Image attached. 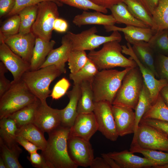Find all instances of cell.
I'll list each match as a JSON object with an SVG mask.
<instances>
[{"mask_svg": "<svg viewBox=\"0 0 168 168\" xmlns=\"http://www.w3.org/2000/svg\"><path fill=\"white\" fill-rule=\"evenodd\" d=\"M70 128L62 125L48 133L44 149L41 154L50 168H77L78 166L70 158L68 140Z\"/></svg>", "mask_w": 168, "mask_h": 168, "instance_id": "6da1fadb", "label": "cell"}, {"mask_svg": "<svg viewBox=\"0 0 168 168\" xmlns=\"http://www.w3.org/2000/svg\"><path fill=\"white\" fill-rule=\"evenodd\" d=\"M132 68L99 71L91 82L94 102L106 101L112 105L124 76Z\"/></svg>", "mask_w": 168, "mask_h": 168, "instance_id": "7a4b0ae2", "label": "cell"}, {"mask_svg": "<svg viewBox=\"0 0 168 168\" xmlns=\"http://www.w3.org/2000/svg\"><path fill=\"white\" fill-rule=\"evenodd\" d=\"M117 40L106 42L100 50L90 51L87 54L88 58L99 71L116 67L126 68L137 66L133 60L128 58L122 54V45Z\"/></svg>", "mask_w": 168, "mask_h": 168, "instance_id": "3957f363", "label": "cell"}, {"mask_svg": "<svg viewBox=\"0 0 168 168\" xmlns=\"http://www.w3.org/2000/svg\"><path fill=\"white\" fill-rule=\"evenodd\" d=\"M64 73L56 66L52 65L34 71H29L22 75L21 79L30 91L41 102L46 101L52 91L51 83L57 77Z\"/></svg>", "mask_w": 168, "mask_h": 168, "instance_id": "277c9868", "label": "cell"}, {"mask_svg": "<svg viewBox=\"0 0 168 168\" xmlns=\"http://www.w3.org/2000/svg\"><path fill=\"white\" fill-rule=\"evenodd\" d=\"M11 83L9 89L0 97V119L8 117L38 99L21 79Z\"/></svg>", "mask_w": 168, "mask_h": 168, "instance_id": "5b68a950", "label": "cell"}, {"mask_svg": "<svg viewBox=\"0 0 168 168\" xmlns=\"http://www.w3.org/2000/svg\"><path fill=\"white\" fill-rule=\"evenodd\" d=\"M144 83L138 66L132 68L124 76L112 105H124L135 110Z\"/></svg>", "mask_w": 168, "mask_h": 168, "instance_id": "8992f818", "label": "cell"}, {"mask_svg": "<svg viewBox=\"0 0 168 168\" xmlns=\"http://www.w3.org/2000/svg\"><path fill=\"white\" fill-rule=\"evenodd\" d=\"M97 32L96 27L93 26L78 34L68 31L65 35L72 42V50L90 51L106 42L114 40L120 42L122 40V36L118 31H113L108 36L97 35L96 34Z\"/></svg>", "mask_w": 168, "mask_h": 168, "instance_id": "52a82bcc", "label": "cell"}, {"mask_svg": "<svg viewBox=\"0 0 168 168\" xmlns=\"http://www.w3.org/2000/svg\"><path fill=\"white\" fill-rule=\"evenodd\" d=\"M36 20L31 31L36 35L46 41H49L53 30L55 19L59 17L58 5L51 1H45L38 3Z\"/></svg>", "mask_w": 168, "mask_h": 168, "instance_id": "ba28073f", "label": "cell"}, {"mask_svg": "<svg viewBox=\"0 0 168 168\" xmlns=\"http://www.w3.org/2000/svg\"><path fill=\"white\" fill-rule=\"evenodd\" d=\"M131 144L144 149L168 152V135L152 126L140 123Z\"/></svg>", "mask_w": 168, "mask_h": 168, "instance_id": "9c48e42d", "label": "cell"}, {"mask_svg": "<svg viewBox=\"0 0 168 168\" xmlns=\"http://www.w3.org/2000/svg\"><path fill=\"white\" fill-rule=\"evenodd\" d=\"M112 105L106 101L94 102L93 110L99 131L107 139L116 141L119 136L112 110Z\"/></svg>", "mask_w": 168, "mask_h": 168, "instance_id": "30bf717a", "label": "cell"}, {"mask_svg": "<svg viewBox=\"0 0 168 168\" xmlns=\"http://www.w3.org/2000/svg\"><path fill=\"white\" fill-rule=\"evenodd\" d=\"M68 149L70 158L78 166H90L94 155L89 141L77 137L69 136Z\"/></svg>", "mask_w": 168, "mask_h": 168, "instance_id": "8fae6325", "label": "cell"}, {"mask_svg": "<svg viewBox=\"0 0 168 168\" xmlns=\"http://www.w3.org/2000/svg\"><path fill=\"white\" fill-rule=\"evenodd\" d=\"M126 45H122V53L130 56V58L137 63L142 74L144 82L151 94L153 104L156 100L162 89L168 84L164 79H156V77L149 68L144 66L138 59L132 49L131 44L127 42Z\"/></svg>", "mask_w": 168, "mask_h": 168, "instance_id": "7c38bea8", "label": "cell"}, {"mask_svg": "<svg viewBox=\"0 0 168 168\" xmlns=\"http://www.w3.org/2000/svg\"><path fill=\"white\" fill-rule=\"evenodd\" d=\"M36 38L31 31L0 38V42L3 41L13 52L30 63Z\"/></svg>", "mask_w": 168, "mask_h": 168, "instance_id": "4fadbf2b", "label": "cell"}, {"mask_svg": "<svg viewBox=\"0 0 168 168\" xmlns=\"http://www.w3.org/2000/svg\"><path fill=\"white\" fill-rule=\"evenodd\" d=\"M62 109L53 108L46 101L40 102L33 123L44 133L52 132L61 124Z\"/></svg>", "mask_w": 168, "mask_h": 168, "instance_id": "5bb4252c", "label": "cell"}, {"mask_svg": "<svg viewBox=\"0 0 168 168\" xmlns=\"http://www.w3.org/2000/svg\"><path fill=\"white\" fill-rule=\"evenodd\" d=\"M0 60L12 74V82L20 80L30 70V63L13 52L3 41L0 42Z\"/></svg>", "mask_w": 168, "mask_h": 168, "instance_id": "9a60e30c", "label": "cell"}, {"mask_svg": "<svg viewBox=\"0 0 168 168\" xmlns=\"http://www.w3.org/2000/svg\"><path fill=\"white\" fill-rule=\"evenodd\" d=\"M112 110L119 136L134 133L135 119L133 109L124 105H112Z\"/></svg>", "mask_w": 168, "mask_h": 168, "instance_id": "2e32d148", "label": "cell"}, {"mask_svg": "<svg viewBox=\"0 0 168 168\" xmlns=\"http://www.w3.org/2000/svg\"><path fill=\"white\" fill-rule=\"evenodd\" d=\"M98 129L93 112L79 113L70 128L69 136L77 137L89 141Z\"/></svg>", "mask_w": 168, "mask_h": 168, "instance_id": "e0dca14e", "label": "cell"}, {"mask_svg": "<svg viewBox=\"0 0 168 168\" xmlns=\"http://www.w3.org/2000/svg\"><path fill=\"white\" fill-rule=\"evenodd\" d=\"M125 150L121 152H113L106 153L120 166L121 168H142L153 167L160 164L145 157L136 155Z\"/></svg>", "mask_w": 168, "mask_h": 168, "instance_id": "ac0fdd59", "label": "cell"}, {"mask_svg": "<svg viewBox=\"0 0 168 168\" xmlns=\"http://www.w3.org/2000/svg\"><path fill=\"white\" fill-rule=\"evenodd\" d=\"M61 43V45L59 47L53 49L50 52L40 68L54 65L64 73H66L65 63L68 61L69 54L72 50V44L65 35L62 37Z\"/></svg>", "mask_w": 168, "mask_h": 168, "instance_id": "d6986e66", "label": "cell"}, {"mask_svg": "<svg viewBox=\"0 0 168 168\" xmlns=\"http://www.w3.org/2000/svg\"><path fill=\"white\" fill-rule=\"evenodd\" d=\"M66 94L69 101L66 107L62 109L61 125L70 128L78 114L77 107L81 95L80 85H74L72 90Z\"/></svg>", "mask_w": 168, "mask_h": 168, "instance_id": "ffe728a7", "label": "cell"}, {"mask_svg": "<svg viewBox=\"0 0 168 168\" xmlns=\"http://www.w3.org/2000/svg\"><path fill=\"white\" fill-rule=\"evenodd\" d=\"M126 40L132 45L133 50L139 61L158 78L155 68V53L148 42L130 40Z\"/></svg>", "mask_w": 168, "mask_h": 168, "instance_id": "44dd1931", "label": "cell"}, {"mask_svg": "<svg viewBox=\"0 0 168 168\" xmlns=\"http://www.w3.org/2000/svg\"><path fill=\"white\" fill-rule=\"evenodd\" d=\"M72 22L78 27L88 25L111 26L116 23L111 14L107 15L99 12H88L86 11L75 16Z\"/></svg>", "mask_w": 168, "mask_h": 168, "instance_id": "7402d4cb", "label": "cell"}, {"mask_svg": "<svg viewBox=\"0 0 168 168\" xmlns=\"http://www.w3.org/2000/svg\"><path fill=\"white\" fill-rule=\"evenodd\" d=\"M104 28L108 32L118 31L123 32L126 40L143 41L147 42L156 32L151 28H144L132 26L123 28L113 25L104 26Z\"/></svg>", "mask_w": 168, "mask_h": 168, "instance_id": "603a6c76", "label": "cell"}, {"mask_svg": "<svg viewBox=\"0 0 168 168\" xmlns=\"http://www.w3.org/2000/svg\"><path fill=\"white\" fill-rule=\"evenodd\" d=\"M56 44L53 40L46 41L36 36L35 44L30 62V71H34L40 68L50 52Z\"/></svg>", "mask_w": 168, "mask_h": 168, "instance_id": "cb8c5ba5", "label": "cell"}, {"mask_svg": "<svg viewBox=\"0 0 168 168\" xmlns=\"http://www.w3.org/2000/svg\"><path fill=\"white\" fill-rule=\"evenodd\" d=\"M110 9L117 23L124 24L126 26L150 28L146 24L136 18L130 12L124 2L114 5Z\"/></svg>", "mask_w": 168, "mask_h": 168, "instance_id": "d4e9b609", "label": "cell"}, {"mask_svg": "<svg viewBox=\"0 0 168 168\" xmlns=\"http://www.w3.org/2000/svg\"><path fill=\"white\" fill-rule=\"evenodd\" d=\"M16 136L22 137L33 143L41 151L46 145L47 140L44 133L33 123L28 124L18 128Z\"/></svg>", "mask_w": 168, "mask_h": 168, "instance_id": "484cf974", "label": "cell"}, {"mask_svg": "<svg viewBox=\"0 0 168 168\" xmlns=\"http://www.w3.org/2000/svg\"><path fill=\"white\" fill-rule=\"evenodd\" d=\"M80 86L81 95L77 107L78 114L93 112L94 102L91 82L88 81H84Z\"/></svg>", "mask_w": 168, "mask_h": 168, "instance_id": "4316f807", "label": "cell"}, {"mask_svg": "<svg viewBox=\"0 0 168 168\" xmlns=\"http://www.w3.org/2000/svg\"><path fill=\"white\" fill-rule=\"evenodd\" d=\"M40 102V101L38 99L35 102L15 112L8 117L15 121L17 128L28 124L33 123Z\"/></svg>", "mask_w": 168, "mask_h": 168, "instance_id": "83f0119b", "label": "cell"}, {"mask_svg": "<svg viewBox=\"0 0 168 168\" xmlns=\"http://www.w3.org/2000/svg\"><path fill=\"white\" fill-rule=\"evenodd\" d=\"M16 144L9 148L0 138V156L4 161L7 168H22L18 160L22 151Z\"/></svg>", "mask_w": 168, "mask_h": 168, "instance_id": "f1b7e54d", "label": "cell"}, {"mask_svg": "<svg viewBox=\"0 0 168 168\" xmlns=\"http://www.w3.org/2000/svg\"><path fill=\"white\" fill-rule=\"evenodd\" d=\"M17 128L12 119L7 117L0 119V138L10 148L18 144L16 140Z\"/></svg>", "mask_w": 168, "mask_h": 168, "instance_id": "f546056e", "label": "cell"}, {"mask_svg": "<svg viewBox=\"0 0 168 168\" xmlns=\"http://www.w3.org/2000/svg\"><path fill=\"white\" fill-rule=\"evenodd\" d=\"M153 104L150 92L144 83L138 101L135 109V125L134 134L137 131L138 125L144 114Z\"/></svg>", "mask_w": 168, "mask_h": 168, "instance_id": "4dcf8cb0", "label": "cell"}, {"mask_svg": "<svg viewBox=\"0 0 168 168\" xmlns=\"http://www.w3.org/2000/svg\"><path fill=\"white\" fill-rule=\"evenodd\" d=\"M152 17L156 32L168 29V0H158Z\"/></svg>", "mask_w": 168, "mask_h": 168, "instance_id": "1f68e13d", "label": "cell"}, {"mask_svg": "<svg viewBox=\"0 0 168 168\" xmlns=\"http://www.w3.org/2000/svg\"><path fill=\"white\" fill-rule=\"evenodd\" d=\"M37 4L26 7L19 12L18 14L20 20L19 33L25 34L31 31L32 26L37 17Z\"/></svg>", "mask_w": 168, "mask_h": 168, "instance_id": "d6a6232c", "label": "cell"}, {"mask_svg": "<svg viewBox=\"0 0 168 168\" xmlns=\"http://www.w3.org/2000/svg\"><path fill=\"white\" fill-rule=\"evenodd\" d=\"M99 71L95 64L89 58L85 65L77 72L69 75V78L74 85L80 84L84 81L91 82L93 78Z\"/></svg>", "mask_w": 168, "mask_h": 168, "instance_id": "836d02e7", "label": "cell"}, {"mask_svg": "<svg viewBox=\"0 0 168 168\" xmlns=\"http://www.w3.org/2000/svg\"><path fill=\"white\" fill-rule=\"evenodd\" d=\"M131 13L137 19L144 23L153 29L154 26L153 18L145 8L136 0H124Z\"/></svg>", "mask_w": 168, "mask_h": 168, "instance_id": "e575fe53", "label": "cell"}, {"mask_svg": "<svg viewBox=\"0 0 168 168\" xmlns=\"http://www.w3.org/2000/svg\"><path fill=\"white\" fill-rule=\"evenodd\" d=\"M147 42L155 54L168 56V29L156 32Z\"/></svg>", "mask_w": 168, "mask_h": 168, "instance_id": "d590c367", "label": "cell"}, {"mask_svg": "<svg viewBox=\"0 0 168 168\" xmlns=\"http://www.w3.org/2000/svg\"><path fill=\"white\" fill-rule=\"evenodd\" d=\"M142 119H152L168 122V106L159 94L156 100Z\"/></svg>", "mask_w": 168, "mask_h": 168, "instance_id": "8d00e7d4", "label": "cell"}, {"mask_svg": "<svg viewBox=\"0 0 168 168\" xmlns=\"http://www.w3.org/2000/svg\"><path fill=\"white\" fill-rule=\"evenodd\" d=\"M129 151L133 153H141L145 157L158 163L160 166L168 164V152L144 149L131 143Z\"/></svg>", "mask_w": 168, "mask_h": 168, "instance_id": "74e56055", "label": "cell"}, {"mask_svg": "<svg viewBox=\"0 0 168 168\" xmlns=\"http://www.w3.org/2000/svg\"><path fill=\"white\" fill-rule=\"evenodd\" d=\"M88 58L85 51L72 50L68 61L71 73H75L82 68L86 64Z\"/></svg>", "mask_w": 168, "mask_h": 168, "instance_id": "f35d334b", "label": "cell"}, {"mask_svg": "<svg viewBox=\"0 0 168 168\" xmlns=\"http://www.w3.org/2000/svg\"><path fill=\"white\" fill-rule=\"evenodd\" d=\"M20 25V18L18 14L11 16L0 27V38L18 33Z\"/></svg>", "mask_w": 168, "mask_h": 168, "instance_id": "ab89813d", "label": "cell"}, {"mask_svg": "<svg viewBox=\"0 0 168 168\" xmlns=\"http://www.w3.org/2000/svg\"><path fill=\"white\" fill-rule=\"evenodd\" d=\"M62 3L79 9L87 11L91 9L104 14L108 12L107 9L98 5L90 0H59Z\"/></svg>", "mask_w": 168, "mask_h": 168, "instance_id": "60d3db41", "label": "cell"}, {"mask_svg": "<svg viewBox=\"0 0 168 168\" xmlns=\"http://www.w3.org/2000/svg\"><path fill=\"white\" fill-rule=\"evenodd\" d=\"M156 54L155 64L158 78L166 80L168 83V56Z\"/></svg>", "mask_w": 168, "mask_h": 168, "instance_id": "b9f144b4", "label": "cell"}, {"mask_svg": "<svg viewBox=\"0 0 168 168\" xmlns=\"http://www.w3.org/2000/svg\"><path fill=\"white\" fill-rule=\"evenodd\" d=\"M15 5L10 12L7 16H11L18 14L19 12L24 8L31 5H37L45 1H51L57 3L58 6H62L63 4L59 0H15Z\"/></svg>", "mask_w": 168, "mask_h": 168, "instance_id": "7bdbcfd3", "label": "cell"}, {"mask_svg": "<svg viewBox=\"0 0 168 168\" xmlns=\"http://www.w3.org/2000/svg\"><path fill=\"white\" fill-rule=\"evenodd\" d=\"M70 86L69 81L63 77L58 81L54 86L50 95L53 99L58 100L64 96Z\"/></svg>", "mask_w": 168, "mask_h": 168, "instance_id": "ee69618b", "label": "cell"}, {"mask_svg": "<svg viewBox=\"0 0 168 168\" xmlns=\"http://www.w3.org/2000/svg\"><path fill=\"white\" fill-rule=\"evenodd\" d=\"M140 123L152 126L168 135V122L152 119H142Z\"/></svg>", "mask_w": 168, "mask_h": 168, "instance_id": "f6af8a7d", "label": "cell"}, {"mask_svg": "<svg viewBox=\"0 0 168 168\" xmlns=\"http://www.w3.org/2000/svg\"><path fill=\"white\" fill-rule=\"evenodd\" d=\"M27 158L34 167L50 168L41 154L38 153L37 152L30 154V156H28Z\"/></svg>", "mask_w": 168, "mask_h": 168, "instance_id": "bcb514c9", "label": "cell"}, {"mask_svg": "<svg viewBox=\"0 0 168 168\" xmlns=\"http://www.w3.org/2000/svg\"><path fill=\"white\" fill-rule=\"evenodd\" d=\"M7 69L4 64L0 62V97H1L10 88L11 82L5 77V73L7 72Z\"/></svg>", "mask_w": 168, "mask_h": 168, "instance_id": "7dc6e473", "label": "cell"}, {"mask_svg": "<svg viewBox=\"0 0 168 168\" xmlns=\"http://www.w3.org/2000/svg\"><path fill=\"white\" fill-rule=\"evenodd\" d=\"M16 140L17 142L23 147L29 154L40 150L35 145L22 137L16 136Z\"/></svg>", "mask_w": 168, "mask_h": 168, "instance_id": "c3c4849f", "label": "cell"}, {"mask_svg": "<svg viewBox=\"0 0 168 168\" xmlns=\"http://www.w3.org/2000/svg\"><path fill=\"white\" fill-rule=\"evenodd\" d=\"M15 0H0V17L6 16L13 8Z\"/></svg>", "mask_w": 168, "mask_h": 168, "instance_id": "681fc988", "label": "cell"}, {"mask_svg": "<svg viewBox=\"0 0 168 168\" xmlns=\"http://www.w3.org/2000/svg\"><path fill=\"white\" fill-rule=\"evenodd\" d=\"M68 24L66 21L59 17L56 18L54 21L53 30L60 32H65L68 29Z\"/></svg>", "mask_w": 168, "mask_h": 168, "instance_id": "f907efd6", "label": "cell"}, {"mask_svg": "<svg viewBox=\"0 0 168 168\" xmlns=\"http://www.w3.org/2000/svg\"><path fill=\"white\" fill-rule=\"evenodd\" d=\"M145 8L152 16L153 12L158 3V0H136Z\"/></svg>", "mask_w": 168, "mask_h": 168, "instance_id": "816d5d0a", "label": "cell"}, {"mask_svg": "<svg viewBox=\"0 0 168 168\" xmlns=\"http://www.w3.org/2000/svg\"><path fill=\"white\" fill-rule=\"evenodd\" d=\"M95 4L110 9L114 5L123 2L124 0H90Z\"/></svg>", "mask_w": 168, "mask_h": 168, "instance_id": "f5cc1de1", "label": "cell"}, {"mask_svg": "<svg viewBox=\"0 0 168 168\" xmlns=\"http://www.w3.org/2000/svg\"><path fill=\"white\" fill-rule=\"evenodd\" d=\"M90 167L91 168H110L102 157L94 158Z\"/></svg>", "mask_w": 168, "mask_h": 168, "instance_id": "db71d44e", "label": "cell"}, {"mask_svg": "<svg viewBox=\"0 0 168 168\" xmlns=\"http://www.w3.org/2000/svg\"><path fill=\"white\" fill-rule=\"evenodd\" d=\"M101 155L110 168H121L120 166L115 161L108 156L106 153H103L101 154Z\"/></svg>", "mask_w": 168, "mask_h": 168, "instance_id": "11a10c76", "label": "cell"}, {"mask_svg": "<svg viewBox=\"0 0 168 168\" xmlns=\"http://www.w3.org/2000/svg\"><path fill=\"white\" fill-rule=\"evenodd\" d=\"M159 94L165 104L168 106V84L162 89Z\"/></svg>", "mask_w": 168, "mask_h": 168, "instance_id": "9f6ffc18", "label": "cell"}, {"mask_svg": "<svg viewBox=\"0 0 168 168\" xmlns=\"http://www.w3.org/2000/svg\"><path fill=\"white\" fill-rule=\"evenodd\" d=\"M0 168H7L6 164L1 157H0Z\"/></svg>", "mask_w": 168, "mask_h": 168, "instance_id": "6f0895ef", "label": "cell"}, {"mask_svg": "<svg viewBox=\"0 0 168 168\" xmlns=\"http://www.w3.org/2000/svg\"><path fill=\"white\" fill-rule=\"evenodd\" d=\"M156 168H168V164L164 165L157 166L155 167Z\"/></svg>", "mask_w": 168, "mask_h": 168, "instance_id": "680465c9", "label": "cell"}]
</instances>
